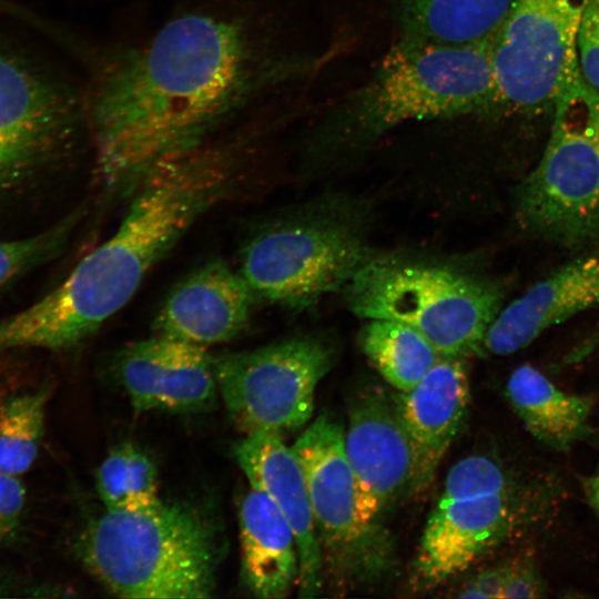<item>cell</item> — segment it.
<instances>
[{"mask_svg":"<svg viewBox=\"0 0 599 599\" xmlns=\"http://www.w3.org/2000/svg\"><path fill=\"white\" fill-rule=\"evenodd\" d=\"M26 505V489L18 476L0 471V542L19 527Z\"/></svg>","mask_w":599,"mask_h":599,"instance_id":"83f0119b","label":"cell"},{"mask_svg":"<svg viewBox=\"0 0 599 599\" xmlns=\"http://www.w3.org/2000/svg\"><path fill=\"white\" fill-rule=\"evenodd\" d=\"M80 214L72 213L37 235L0 241V286L20 272L55 255L70 237Z\"/></svg>","mask_w":599,"mask_h":599,"instance_id":"d4e9b609","label":"cell"},{"mask_svg":"<svg viewBox=\"0 0 599 599\" xmlns=\"http://www.w3.org/2000/svg\"><path fill=\"white\" fill-rule=\"evenodd\" d=\"M254 302L238 268L210 261L167 294L154 317L153 331L206 348L227 343L247 326Z\"/></svg>","mask_w":599,"mask_h":599,"instance_id":"9a60e30c","label":"cell"},{"mask_svg":"<svg viewBox=\"0 0 599 599\" xmlns=\"http://www.w3.org/2000/svg\"><path fill=\"white\" fill-rule=\"evenodd\" d=\"M47 389L7 398L0 405V471L19 476L34 463L44 426Z\"/></svg>","mask_w":599,"mask_h":599,"instance_id":"cb8c5ba5","label":"cell"},{"mask_svg":"<svg viewBox=\"0 0 599 599\" xmlns=\"http://www.w3.org/2000/svg\"><path fill=\"white\" fill-rule=\"evenodd\" d=\"M295 69L238 10L181 13L110 55L85 97L104 187L130 195L155 166L210 142Z\"/></svg>","mask_w":599,"mask_h":599,"instance_id":"6da1fadb","label":"cell"},{"mask_svg":"<svg viewBox=\"0 0 599 599\" xmlns=\"http://www.w3.org/2000/svg\"><path fill=\"white\" fill-rule=\"evenodd\" d=\"M512 0H394L402 37L469 43L498 32Z\"/></svg>","mask_w":599,"mask_h":599,"instance_id":"44dd1931","label":"cell"},{"mask_svg":"<svg viewBox=\"0 0 599 599\" xmlns=\"http://www.w3.org/2000/svg\"><path fill=\"white\" fill-rule=\"evenodd\" d=\"M331 365V351L311 337L214 356L219 394L244 435L282 436L307 424L316 386Z\"/></svg>","mask_w":599,"mask_h":599,"instance_id":"ba28073f","label":"cell"},{"mask_svg":"<svg viewBox=\"0 0 599 599\" xmlns=\"http://www.w3.org/2000/svg\"><path fill=\"white\" fill-rule=\"evenodd\" d=\"M588 0H512L495 37L496 102L552 106L579 71L577 38Z\"/></svg>","mask_w":599,"mask_h":599,"instance_id":"30bf717a","label":"cell"},{"mask_svg":"<svg viewBox=\"0 0 599 599\" xmlns=\"http://www.w3.org/2000/svg\"><path fill=\"white\" fill-rule=\"evenodd\" d=\"M291 448L306 480L323 564L347 577L368 576L385 567V537L366 528L357 516L343 426L321 414Z\"/></svg>","mask_w":599,"mask_h":599,"instance_id":"8fae6325","label":"cell"},{"mask_svg":"<svg viewBox=\"0 0 599 599\" xmlns=\"http://www.w3.org/2000/svg\"><path fill=\"white\" fill-rule=\"evenodd\" d=\"M114 369L135 414L201 412L219 394L214 356L207 348L164 335L125 345Z\"/></svg>","mask_w":599,"mask_h":599,"instance_id":"5bb4252c","label":"cell"},{"mask_svg":"<svg viewBox=\"0 0 599 599\" xmlns=\"http://www.w3.org/2000/svg\"><path fill=\"white\" fill-rule=\"evenodd\" d=\"M507 397L526 429L555 450H567L588 430L590 397L567 394L531 365L517 367Z\"/></svg>","mask_w":599,"mask_h":599,"instance_id":"ffe728a7","label":"cell"},{"mask_svg":"<svg viewBox=\"0 0 599 599\" xmlns=\"http://www.w3.org/2000/svg\"><path fill=\"white\" fill-rule=\"evenodd\" d=\"M241 577L255 597L280 599L297 585L294 534L272 499L250 487L240 502Z\"/></svg>","mask_w":599,"mask_h":599,"instance_id":"d6986e66","label":"cell"},{"mask_svg":"<svg viewBox=\"0 0 599 599\" xmlns=\"http://www.w3.org/2000/svg\"><path fill=\"white\" fill-rule=\"evenodd\" d=\"M347 288L356 315L408 324L445 357L483 353L502 301V290L491 281L448 267L386 260H370Z\"/></svg>","mask_w":599,"mask_h":599,"instance_id":"8992f818","label":"cell"},{"mask_svg":"<svg viewBox=\"0 0 599 599\" xmlns=\"http://www.w3.org/2000/svg\"><path fill=\"white\" fill-rule=\"evenodd\" d=\"M514 491L509 475L495 459L474 455L460 459L448 471L438 501L459 500Z\"/></svg>","mask_w":599,"mask_h":599,"instance_id":"484cf974","label":"cell"},{"mask_svg":"<svg viewBox=\"0 0 599 599\" xmlns=\"http://www.w3.org/2000/svg\"><path fill=\"white\" fill-rule=\"evenodd\" d=\"M508 571L509 565L481 571L461 590L458 597L501 599Z\"/></svg>","mask_w":599,"mask_h":599,"instance_id":"f546056e","label":"cell"},{"mask_svg":"<svg viewBox=\"0 0 599 599\" xmlns=\"http://www.w3.org/2000/svg\"><path fill=\"white\" fill-rule=\"evenodd\" d=\"M578 67L582 79L599 93V0H588L577 38Z\"/></svg>","mask_w":599,"mask_h":599,"instance_id":"4316f807","label":"cell"},{"mask_svg":"<svg viewBox=\"0 0 599 599\" xmlns=\"http://www.w3.org/2000/svg\"><path fill=\"white\" fill-rule=\"evenodd\" d=\"M369 261L351 230L290 221L253 236L241 253L238 271L256 301L297 307L347 286Z\"/></svg>","mask_w":599,"mask_h":599,"instance_id":"9c48e42d","label":"cell"},{"mask_svg":"<svg viewBox=\"0 0 599 599\" xmlns=\"http://www.w3.org/2000/svg\"><path fill=\"white\" fill-rule=\"evenodd\" d=\"M495 37L469 43L400 37L336 109L337 129L374 138L407 122L466 115L496 102Z\"/></svg>","mask_w":599,"mask_h":599,"instance_id":"277c9868","label":"cell"},{"mask_svg":"<svg viewBox=\"0 0 599 599\" xmlns=\"http://www.w3.org/2000/svg\"><path fill=\"white\" fill-rule=\"evenodd\" d=\"M84 123L85 97L0 34V191L65 155Z\"/></svg>","mask_w":599,"mask_h":599,"instance_id":"52a82bcc","label":"cell"},{"mask_svg":"<svg viewBox=\"0 0 599 599\" xmlns=\"http://www.w3.org/2000/svg\"><path fill=\"white\" fill-rule=\"evenodd\" d=\"M463 359L440 356L412 389L395 395L415 451L414 490L432 481L468 412L469 377Z\"/></svg>","mask_w":599,"mask_h":599,"instance_id":"ac0fdd59","label":"cell"},{"mask_svg":"<svg viewBox=\"0 0 599 599\" xmlns=\"http://www.w3.org/2000/svg\"><path fill=\"white\" fill-rule=\"evenodd\" d=\"M344 443L358 519L385 537L380 522L403 493L413 490L416 468L414 447L395 395L379 390L357 395L349 407Z\"/></svg>","mask_w":599,"mask_h":599,"instance_id":"7c38bea8","label":"cell"},{"mask_svg":"<svg viewBox=\"0 0 599 599\" xmlns=\"http://www.w3.org/2000/svg\"><path fill=\"white\" fill-rule=\"evenodd\" d=\"M234 457L250 487L265 493L290 525L296 541L300 598L322 590L324 564L303 469L282 436L273 433L244 435Z\"/></svg>","mask_w":599,"mask_h":599,"instance_id":"2e32d148","label":"cell"},{"mask_svg":"<svg viewBox=\"0 0 599 599\" xmlns=\"http://www.w3.org/2000/svg\"><path fill=\"white\" fill-rule=\"evenodd\" d=\"M545 595V581L531 564L509 565L501 599L540 598Z\"/></svg>","mask_w":599,"mask_h":599,"instance_id":"f1b7e54d","label":"cell"},{"mask_svg":"<svg viewBox=\"0 0 599 599\" xmlns=\"http://www.w3.org/2000/svg\"><path fill=\"white\" fill-rule=\"evenodd\" d=\"M95 487L108 510L142 511L158 506V471L153 460L132 444L114 447L97 469Z\"/></svg>","mask_w":599,"mask_h":599,"instance_id":"603a6c76","label":"cell"},{"mask_svg":"<svg viewBox=\"0 0 599 599\" xmlns=\"http://www.w3.org/2000/svg\"><path fill=\"white\" fill-rule=\"evenodd\" d=\"M582 488L590 507L599 516V475L582 478Z\"/></svg>","mask_w":599,"mask_h":599,"instance_id":"4dcf8cb0","label":"cell"},{"mask_svg":"<svg viewBox=\"0 0 599 599\" xmlns=\"http://www.w3.org/2000/svg\"><path fill=\"white\" fill-rule=\"evenodd\" d=\"M244 179V148L207 142L150 171L104 242L53 291L0 319V352L74 346L135 295L148 273Z\"/></svg>","mask_w":599,"mask_h":599,"instance_id":"7a4b0ae2","label":"cell"},{"mask_svg":"<svg viewBox=\"0 0 599 599\" xmlns=\"http://www.w3.org/2000/svg\"><path fill=\"white\" fill-rule=\"evenodd\" d=\"M597 304L599 253L562 265L501 308L486 333L484 352L512 354L549 327Z\"/></svg>","mask_w":599,"mask_h":599,"instance_id":"e0dca14e","label":"cell"},{"mask_svg":"<svg viewBox=\"0 0 599 599\" xmlns=\"http://www.w3.org/2000/svg\"><path fill=\"white\" fill-rule=\"evenodd\" d=\"M518 491L438 501L419 545L414 568L422 587H434L469 568L529 517Z\"/></svg>","mask_w":599,"mask_h":599,"instance_id":"4fadbf2b","label":"cell"},{"mask_svg":"<svg viewBox=\"0 0 599 599\" xmlns=\"http://www.w3.org/2000/svg\"><path fill=\"white\" fill-rule=\"evenodd\" d=\"M552 108L545 151L516 194V219L550 243L599 244V93L578 71Z\"/></svg>","mask_w":599,"mask_h":599,"instance_id":"5b68a950","label":"cell"},{"mask_svg":"<svg viewBox=\"0 0 599 599\" xmlns=\"http://www.w3.org/2000/svg\"><path fill=\"white\" fill-rule=\"evenodd\" d=\"M361 346L379 374L399 392L412 389L440 355L417 329L383 318L369 319Z\"/></svg>","mask_w":599,"mask_h":599,"instance_id":"7402d4cb","label":"cell"},{"mask_svg":"<svg viewBox=\"0 0 599 599\" xmlns=\"http://www.w3.org/2000/svg\"><path fill=\"white\" fill-rule=\"evenodd\" d=\"M77 554L118 597L189 599L212 596L220 549L197 510L161 501L142 511L105 509L80 534Z\"/></svg>","mask_w":599,"mask_h":599,"instance_id":"3957f363","label":"cell"}]
</instances>
